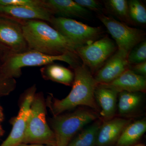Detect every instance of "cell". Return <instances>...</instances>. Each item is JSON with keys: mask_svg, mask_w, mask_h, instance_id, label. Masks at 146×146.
Instances as JSON below:
<instances>
[{"mask_svg": "<svg viewBox=\"0 0 146 146\" xmlns=\"http://www.w3.org/2000/svg\"><path fill=\"white\" fill-rule=\"evenodd\" d=\"M0 44L13 53L29 50L19 21L0 17Z\"/></svg>", "mask_w": 146, "mask_h": 146, "instance_id": "obj_10", "label": "cell"}, {"mask_svg": "<svg viewBox=\"0 0 146 146\" xmlns=\"http://www.w3.org/2000/svg\"><path fill=\"white\" fill-rule=\"evenodd\" d=\"M12 53L4 46L0 44V65H2L7 56Z\"/></svg>", "mask_w": 146, "mask_h": 146, "instance_id": "obj_28", "label": "cell"}, {"mask_svg": "<svg viewBox=\"0 0 146 146\" xmlns=\"http://www.w3.org/2000/svg\"><path fill=\"white\" fill-rule=\"evenodd\" d=\"M136 146H144L143 145H137Z\"/></svg>", "mask_w": 146, "mask_h": 146, "instance_id": "obj_32", "label": "cell"}, {"mask_svg": "<svg viewBox=\"0 0 146 146\" xmlns=\"http://www.w3.org/2000/svg\"><path fill=\"white\" fill-rule=\"evenodd\" d=\"M131 122V120L122 118L106 121L98 131L97 146H109L117 142L125 128Z\"/></svg>", "mask_w": 146, "mask_h": 146, "instance_id": "obj_13", "label": "cell"}, {"mask_svg": "<svg viewBox=\"0 0 146 146\" xmlns=\"http://www.w3.org/2000/svg\"><path fill=\"white\" fill-rule=\"evenodd\" d=\"M43 6L54 16L69 18L86 17L89 10L84 8L74 1L72 0H43Z\"/></svg>", "mask_w": 146, "mask_h": 146, "instance_id": "obj_16", "label": "cell"}, {"mask_svg": "<svg viewBox=\"0 0 146 146\" xmlns=\"http://www.w3.org/2000/svg\"><path fill=\"white\" fill-rule=\"evenodd\" d=\"M42 77L46 80H50L66 86L72 85L74 74L69 68L54 63L44 66L40 69Z\"/></svg>", "mask_w": 146, "mask_h": 146, "instance_id": "obj_17", "label": "cell"}, {"mask_svg": "<svg viewBox=\"0 0 146 146\" xmlns=\"http://www.w3.org/2000/svg\"><path fill=\"white\" fill-rule=\"evenodd\" d=\"M141 92L122 91L119 93L117 108L121 115H127L134 112L143 100Z\"/></svg>", "mask_w": 146, "mask_h": 146, "instance_id": "obj_19", "label": "cell"}, {"mask_svg": "<svg viewBox=\"0 0 146 146\" xmlns=\"http://www.w3.org/2000/svg\"><path fill=\"white\" fill-rule=\"evenodd\" d=\"M3 133L4 131L3 130V129L1 127L0 125V136H2Z\"/></svg>", "mask_w": 146, "mask_h": 146, "instance_id": "obj_31", "label": "cell"}, {"mask_svg": "<svg viewBox=\"0 0 146 146\" xmlns=\"http://www.w3.org/2000/svg\"><path fill=\"white\" fill-rule=\"evenodd\" d=\"M46 106L42 94H35L23 143L56 146L54 133L46 119Z\"/></svg>", "mask_w": 146, "mask_h": 146, "instance_id": "obj_4", "label": "cell"}, {"mask_svg": "<svg viewBox=\"0 0 146 146\" xmlns=\"http://www.w3.org/2000/svg\"><path fill=\"white\" fill-rule=\"evenodd\" d=\"M50 23L53 28L77 47L97 41L103 33L100 27L90 26L70 18L54 16Z\"/></svg>", "mask_w": 146, "mask_h": 146, "instance_id": "obj_6", "label": "cell"}, {"mask_svg": "<svg viewBox=\"0 0 146 146\" xmlns=\"http://www.w3.org/2000/svg\"><path fill=\"white\" fill-rule=\"evenodd\" d=\"M145 120L131 122L123 130L117 141V146H130L135 143L146 132Z\"/></svg>", "mask_w": 146, "mask_h": 146, "instance_id": "obj_18", "label": "cell"}, {"mask_svg": "<svg viewBox=\"0 0 146 146\" xmlns=\"http://www.w3.org/2000/svg\"><path fill=\"white\" fill-rule=\"evenodd\" d=\"M0 5L44 7L43 0H0Z\"/></svg>", "mask_w": 146, "mask_h": 146, "instance_id": "obj_25", "label": "cell"}, {"mask_svg": "<svg viewBox=\"0 0 146 146\" xmlns=\"http://www.w3.org/2000/svg\"><path fill=\"white\" fill-rule=\"evenodd\" d=\"M98 18L115 40L117 49L129 54L135 46L145 40V32L131 27L110 16L100 14Z\"/></svg>", "mask_w": 146, "mask_h": 146, "instance_id": "obj_7", "label": "cell"}, {"mask_svg": "<svg viewBox=\"0 0 146 146\" xmlns=\"http://www.w3.org/2000/svg\"><path fill=\"white\" fill-rule=\"evenodd\" d=\"M101 123L97 121L84 129L67 146H97V136Z\"/></svg>", "mask_w": 146, "mask_h": 146, "instance_id": "obj_20", "label": "cell"}, {"mask_svg": "<svg viewBox=\"0 0 146 146\" xmlns=\"http://www.w3.org/2000/svg\"><path fill=\"white\" fill-rule=\"evenodd\" d=\"M4 119L3 114L2 111V110L1 108V107H0V122L2 121Z\"/></svg>", "mask_w": 146, "mask_h": 146, "instance_id": "obj_30", "label": "cell"}, {"mask_svg": "<svg viewBox=\"0 0 146 146\" xmlns=\"http://www.w3.org/2000/svg\"><path fill=\"white\" fill-rule=\"evenodd\" d=\"M129 65H135L146 61V41L144 40L135 46L128 54Z\"/></svg>", "mask_w": 146, "mask_h": 146, "instance_id": "obj_23", "label": "cell"}, {"mask_svg": "<svg viewBox=\"0 0 146 146\" xmlns=\"http://www.w3.org/2000/svg\"><path fill=\"white\" fill-rule=\"evenodd\" d=\"M74 78L72 88L65 98L58 100L50 94L47 100V106L54 117L80 106L91 108L99 111L95 98V92L98 84L93 74L83 64L74 67Z\"/></svg>", "mask_w": 146, "mask_h": 146, "instance_id": "obj_2", "label": "cell"}, {"mask_svg": "<svg viewBox=\"0 0 146 146\" xmlns=\"http://www.w3.org/2000/svg\"><path fill=\"white\" fill-rule=\"evenodd\" d=\"M98 118V115L93 110L84 109L54 117L50 124L54 134L56 146H68L76 133Z\"/></svg>", "mask_w": 146, "mask_h": 146, "instance_id": "obj_5", "label": "cell"}, {"mask_svg": "<svg viewBox=\"0 0 146 146\" xmlns=\"http://www.w3.org/2000/svg\"><path fill=\"white\" fill-rule=\"evenodd\" d=\"M119 93L114 89L101 84H98L95 92L96 102L100 115L106 121L113 118L117 108Z\"/></svg>", "mask_w": 146, "mask_h": 146, "instance_id": "obj_15", "label": "cell"}, {"mask_svg": "<svg viewBox=\"0 0 146 146\" xmlns=\"http://www.w3.org/2000/svg\"><path fill=\"white\" fill-rule=\"evenodd\" d=\"M54 16L44 7L0 5V17L16 21L38 20L50 23Z\"/></svg>", "mask_w": 146, "mask_h": 146, "instance_id": "obj_12", "label": "cell"}, {"mask_svg": "<svg viewBox=\"0 0 146 146\" xmlns=\"http://www.w3.org/2000/svg\"><path fill=\"white\" fill-rule=\"evenodd\" d=\"M78 56L76 55L64 54L52 56L29 50L20 53H11L0 65L3 74L10 78L21 76L22 68L44 66L55 61L66 62L72 68L79 64Z\"/></svg>", "mask_w": 146, "mask_h": 146, "instance_id": "obj_3", "label": "cell"}, {"mask_svg": "<svg viewBox=\"0 0 146 146\" xmlns=\"http://www.w3.org/2000/svg\"><path fill=\"white\" fill-rule=\"evenodd\" d=\"M18 146H56L54 145H41V144H21L20 145Z\"/></svg>", "mask_w": 146, "mask_h": 146, "instance_id": "obj_29", "label": "cell"}, {"mask_svg": "<svg viewBox=\"0 0 146 146\" xmlns=\"http://www.w3.org/2000/svg\"><path fill=\"white\" fill-rule=\"evenodd\" d=\"M101 84L119 93L122 91L142 93L146 91V77L139 75L129 69L113 81Z\"/></svg>", "mask_w": 146, "mask_h": 146, "instance_id": "obj_14", "label": "cell"}, {"mask_svg": "<svg viewBox=\"0 0 146 146\" xmlns=\"http://www.w3.org/2000/svg\"><path fill=\"white\" fill-rule=\"evenodd\" d=\"M108 12L122 21L123 23L132 24L128 13V1L126 0H108L105 2Z\"/></svg>", "mask_w": 146, "mask_h": 146, "instance_id": "obj_21", "label": "cell"}, {"mask_svg": "<svg viewBox=\"0 0 146 146\" xmlns=\"http://www.w3.org/2000/svg\"><path fill=\"white\" fill-rule=\"evenodd\" d=\"M129 69L137 74L146 77V61L135 65H129Z\"/></svg>", "mask_w": 146, "mask_h": 146, "instance_id": "obj_27", "label": "cell"}, {"mask_svg": "<svg viewBox=\"0 0 146 146\" xmlns=\"http://www.w3.org/2000/svg\"><path fill=\"white\" fill-rule=\"evenodd\" d=\"M128 13L131 21L140 25L146 23V9L144 4L138 0L128 1Z\"/></svg>", "mask_w": 146, "mask_h": 146, "instance_id": "obj_22", "label": "cell"}, {"mask_svg": "<svg viewBox=\"0 0 146 146\" xmlns=\"http://www.w3.org/2000/svg\"><path fill=\"white\" fill-rule=\"evenodd\" d=\"M36 91V86L33 85L26 92L18 115L13 122L10 134L0 146H18L23 144Z\"/></svg>", "mask_w": 146, "mask_h": 146, "instance_id": "obj_9", "label": "cell"}, {"mask_svg": "<svg viewBox=\"0 0 146 146\" xmlns=\"http://www.w3.org/2000/svg\"><path fill=\"white\" fill-rule=\"evenodd\" d=\"M16 82L15 79L5 75L0 67V97L7 96L16 88Z\"/></svg>", "mask_w": 146, "mask_h": 146, "instance_id": "obj_24", "label": "cell"}, {"mask_svg": "<svg viewBox=\"0 0 146 146\" xmlns=\"http://www.w3.org/2000/svg\"><path fill=\"white\" fill-rule=\"evenodd\" d=\"M117 48L115 42L106 36L89 44L77 47L76 52L93 74L101 68Z\"/></svg>", "mask_w": 146, "mask_h": 146, "instance_id": "obj_8", "label": "cell"}, {"mask_svg": "<svg viewBox=\"0 0 146 146\" xmlns=\"http://www.w3.org/2000/svg\"><path fill=\"white\" fill-rule=\"evenodd\" d=\"M74 1L88 10L89 9L95 12H100L101 9L99 2L95 0H75Z\"/></svg>", "mask_w": 146, "mask_h": 146, "instance_id": "obj_26", "label": "cell"}, {"mask_svg": "<svg viewBox=\"0 0 146 146\" xmlns=\"http://www.w3.org/2000/svg\"><path fill=\"white\" fill-rule=\"evenodd\" d=\"M19 22L29 50L49 55L77 56V47L45 21L32 20Z\"/></svg>", "mask_w": 146, "mask_h": 146, "instance_id": "obj_1", "label": "cell"}, {"mask_svg": "<svg viewBox=\"0 0 146 146\" xmlns=\"http://www.w3.org/2000/svg\"><path fill=\"white\" fill-rule=\"evenodd\" d=\"M128 54L117 49L96 72L94 76L98 84L111 82L129 69Z\"/></svg>", "mask_w": 146, "mask_h": 146, "instance_id": "obj_11", "label": "cell"}]
</instances>
